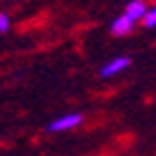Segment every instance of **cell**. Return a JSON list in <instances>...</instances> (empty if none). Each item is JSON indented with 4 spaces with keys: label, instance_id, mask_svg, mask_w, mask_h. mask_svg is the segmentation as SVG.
<instances>
[{
    "label": "cell",
    "instance_id": "obj_1",
    "mask_svg": "<svg viewBox=\"0 0 156 156\" xmlns=\"http://www.w3.org/2000/svg\"><path fill=\"white\" fill-rule=\"evenodd\" d=\"M81 121H84V114H81V112L64 114V117H59V119H55V121H51L48 126H46V130H48V132H66V130L77 128Z\"/></svg>",
    "mask_w": 156,
    "mask_h": 156
},
{
    "label": "cell",
    "instance_id": "obj_2",
    "mask_svg": "<svg viewBox=\"0 0 156 156\" xmlns=\"http://www.w3.org/2000/svg\"><path fill=\"white\" fill-rule=\"evenodd\" d=\"M132 64V59L130 57H114L112 62H108L106 66L101 68V77H114V75H119L121 70H126L128 66Z\"/></svg>",
    "mask_w": 156,
    "mask_h": 156
},
{
    "label": "cell",
    "instance_id": "obj_3",
    "mask_svg": "<svg viewBox=\"0 0 156 156\" xmlns=\"http://www.w3.org/2000/svg\"><path fill=\"white\" fill-rule=\"evenodd\" d=\"M132 27H134V22L126 16V13H121L119 18H114V22L110 24V31L114 35H128L130 31H132Z\"/></svg>",
    "mask_w": 156,
    "mask_h": 156
},
{
    "label": "cell",
    "instance_id": "obj_4",
    "mask_svg": "<svg viewBox=\"0 0 156 156\" xmlns=\"http://www.w3.org/2000/svg\"><path fill=\"white\" fill-rule=\"evenodd\" d=\"M145 11H147V9H145V2H143V0H132V2L126 7V11H123V13H126L132 22H136V20H141V18L145 16Z\"/></svg>",
    "mask_w": 156,
    "mask_h": 156
},
{
    "label": "cell",
    "instance_id": "obj_5",
    "mask_svg": "<svg viewBox=\"0 0 156 156\" xmlns=\"http://www.w3.org/2000/svg\"><path fill=\"white\" fill-rule=\"evenodd\" d=\"M141 20H143V24L147 27V29L156 27V7H154V9H150V11H145V16H143Z\"/></svg>",
    "mask_w": 156,
    "mask_h": 156
},
{
    "label": "cell",
    "instance_id": "obj_6",
    "mask_svg": "<svg viewBox=\"0 0 156 156\" xmlns=\"http://www.w3.org/2000/svg\"><path fill=\"white\" fill-rule=\"evenodd\" d=\"M9 27H11V22H9V16L0 13V33H7Z\"/></svg>",
    "mask_w": 156,
    "mask_h": 156
}]
</instances>
